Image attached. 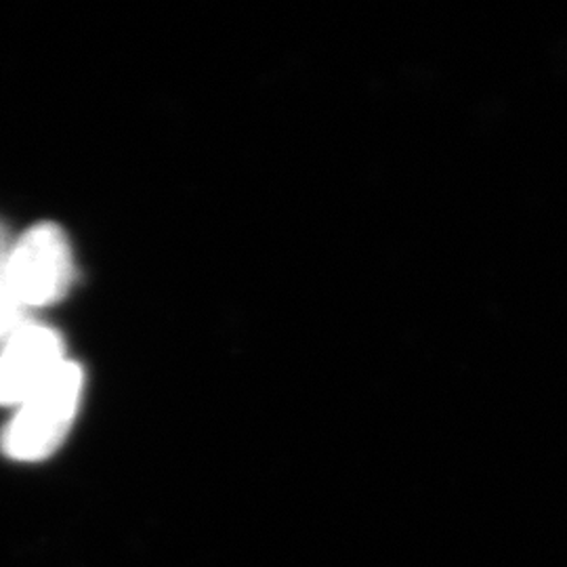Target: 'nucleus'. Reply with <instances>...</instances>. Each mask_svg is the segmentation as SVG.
<instances>
[{"label":"nucleus","instance_id":"obj_1","mask_svg":"<svg viewBox=\"0 0 567 567\" xmlns=\"http://www.w3.org/2000/svg\"><path fill=\"white\" fill-rule=\"evenodd\" d=\"M84 372L65 360L60 370L18 405L13 421L2 433V450L21 463H37L61 446L81 408Z\"/></svg>","mask_w":567,"mask_h":567},{"label":"nucleus","instance_id":"obj_2","mask_svg":"<svg viewBox=\"0 0 567 567\" xmlns=\"http://www.w3.org/2000/svg\"><path fill=\"white\" fill-rule=\"evenodd\" d=\"M2 282L23 311L61 301L74 282V255L55 224L34 225L11 244Z\"/></svg>","mask_w":567,"mask_h":567},{"label":"nucleus","instance_id":"obj_3","mask_svg":"<svg viewBox=\"0 0 567 567\" xmlns=\"http://www.w3.org/2000/svg\"><path fill=\"white\" fill-rule=\"evenodd\" d=\"M63 362L65 347L60 332L25 320L0 349V405L23 404Z\"/></svg>","mask_w":567,"mask_h":567},{"label":"nucleus","instance_id":"obj_4","mask_svg":"<svg viewBox=\"0 0 567 567\" xmlns=\"http://www.w3.org/2000/svg\"><path fill=\"white\" fill-rule=\"evenodd\" d=\"M23 322H25V311L13 301V297L4 288L2 271H0V341H4Z\"/></svg>","mask_w":567,"mask_h":567},{"label":"nucleus","instance_id":"obj_5","mask_svg":"<svg viewBox=\"0 0 567 567\" xmlns=\"http://www.w3.org/2000/svg\"><path fill=\"white\" fill-rule=\"evenodd\" d=\"M0 271H2V269H0Z\"/></svg>","mask_w":567,"mask_h":567}]
</instances>
